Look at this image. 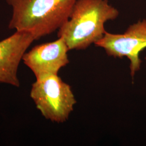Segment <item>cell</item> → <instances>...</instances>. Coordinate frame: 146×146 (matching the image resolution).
I'll return each mask as SVG.
<instances>
[{
  "instance_id": "cell-1",
  "label": "cell",
  "mask_w": 146,
  "mask_h": 146,
  "mask_svg": "<svg viewBox=\"0 0 146 146\" xmlns=\"http://www.w3.org/2000/svg\"><path fill=\"white\" fill-rule=\"evenodd\" d=\"M12 8L9 28L35 40L58 30L70 18L77 0H6Z\"/></svg>"
},
{
  "instance_id": "cell-2",
  "label": "cell",
  "mask_w": 146,
  "mask_h": 146,
  "mask_svg": "<svg viewBox=\"0 0 146 146\" xmlns=\"http://www.w3.org/2000/svg\"><path fill=\"white\" fill-rule=\"evenodd\" d=\"M119 14L108 0H77L70 18L58 30L69 50H84L104 36L107 21Z\"/></svg>"
},
{
  "instance_id": "cell-3",
  "label": "cell",
  "mask_w": 146,
  "mask_h": 146,
  "mask_svg": "<svg viewBox=\"0 0 146 146\" xmlns=\"http://www.w3.org/2000/svg\"><path fill=\"white\" fill-rule=\"evenodd\" d=\"M30 96L46 119L58 123L68 120L76 104L70 86L58 75L36 79Z\"/></svg>"
},
{
  "instance_id": "cell-4",
  "label": "cell",
  "mask_w": 146,
  "mask_h": 146,
  "mask_svg": "<svg viewBox=\"0 0 146 146\" xmlns=\"http://www.w3.org/2000/svg\"><path fill=\"white\" fill-rule=\"evenodd\" d=\"M95 44L103 48L110 56L128 58L131 76L133 77L141 67L140 53L146 48V19L131 25L122 34L106 31L104 36Z\"/></svg>"
},
{
  "instance_id": "cell-5",
  "label": "cell",
  "mask_w": 146,
  "mask_h": 146,
  "mask_svg": "<svg viewBox=\"0 0 146 146\" xmlns=\"http://www.w3.org/2000/svg\"><path fill=\"white\" fill-rule=\"evenodd\" d=\"M68 46L62 37L42 43L26 52L22 61L34 74L36 79L58 75V72L69 63Z\"/></svg>"
},
{
  "instance_id": "cell-6",
  "label": "cell",
  "mask_w": 146,
  "mask_h": 146,
  "mask_svg": "<svg viewBox=\"0 0 146 146\" xmlns=\"http://www.w3.org/2000/svg\"><path fill=\"white\" fill-rule=\"evenodd\" d=\"M34 41L31 34L16 31L0 41V84L20 87L19 65L24 54Z\"/></svg>"
},
{
  "instance_id": "cell-7",
  "label": "cell",
  "mask_w": 146,
  "mask_h": 146,
  "mask_svg": "<svg viewBox=\"0 0 146 146\" xmlns=\"http://www.w3.org/2000/svg\"><path fill=\"white\" fill-rule=\"evenodd\" d=\"M145 59H146V58H145Z\"/></svg>"
}]
</instances>
